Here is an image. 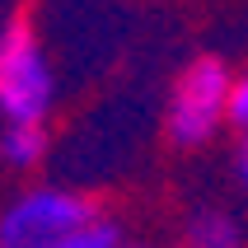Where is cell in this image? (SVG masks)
I'll use <instances>...</instances> for the list:
<instances>
[{
  "instance_id": "obj_6",
  "label": "cell",
  "mask_w": 248,
  "mask_h": 248,
  "mask_svg": "<svg viewBox=\"0 0 248 248\" xmlns=\"http://www.w3.org/2000/svg\"><path fill=\"white\" fill-rule=\"evenodd\" d=\"M47 248H117V225L94 220V225H84V230L56 239V244H47Z\"/></svg>"
},
{
  "instance_id": "obj_3",
  "label": "cell",
  "mask_w": 248,
  "mask_h": 248,
  "mask_svg": "<svg viewBox=\"0 0 248 248\" xmlns=\"http://www.w3.org/2000/svg\"><path fill=\"white\" fill-rule=\"evenodd\" d=\"M94 220L98 211L89 197L66 187H28L0 211V248H47Z\"/></svg>"
},
{
  "instance_id": "obj_8",
  "label": "cell",
  "mask_w": 248,
  "mask_h": 248,
  "mask_svg": "<svg viewBox=\"0 0 248 248\" xmlns=\"http://www.w3.org/2000/svg\"><path fill=\"white\" fill-rule=\"evenodd\" d=\"M239 183L248 187V131H244V140H239Z\"/></svg>"
},
{
  "instance_id": "obj_1",
  "label": "cell",
  "mask_w": 248,
  "mask_h": 248,
  "mask_svg": "<svg viewBox=\"0 0 248 248\" xmlns=\"http://www.w3.org/2000/svg\"><path fill=\"white\" fill-rule=\"evenodd\" d=\"M56 98V80L47 66L38 33L14 19L0 28V122L14 126H42Z\"/></svg>"
},
{
  "instance_id": "obj_7",
  "label": "cell",
  "mask_w": 248,
  "mask_h": 248,
  "mask_svg": "<svg viewBox=\"0 0 248 248\" xmlns=\"http://www.w3.org/2000/svg\"><path fill=\"white\" fill-rule=\"evenodd\" d=\"M230 126L248 131V66L234 75V89H230Z\"/></svg>"
},
{
  "instance_id": "obj_4",
  "label": "cell",
  "mask_w": 248,
  "mask_h": 248,
  "mask_svg": "<svg viewBox=\"0 0 248 248\" xmlns=\"http://www.w3.org/2000/svg\"><path fill=\"white\" fill-rule=\"evenodd\" d=\"M183 239L187 248H244V225L230 211H197Z\"/></svg>"
},
{
  "instance_id": "obj_9",
  "label": "cell",
  "mask_w": 248,
  "mask_h": 248,
  "mask_svg": "<svg viewBox=\"0 0 248 248\" xmlns=\"http://www.w3.org/2000/svg\"><path fill=\"white\" fill-rule=\"evenodd\" d=\"M117 248H136V244H117Z\"/></svg>"
},
{
  "instance_id": "obj_5",
  "label": "cell",
  "mask_w": 248,
  "mask_h": 248,
  "mask_svg": "<svg viewBox=\"0 0 248 248\" xmlns=\"http://www.w3.org/2000/svg\"><path fill=\"white\" fill-rule=\"evenodd\" d=\"M42 155H47V126H14L5 122L0 126V164L5 169H33L42 164Z\"/></svg>"
},
{
  "instance_id": "obj_2",
  "label": "cell",
  "mask_w": 248,
  "mask_h": 248,
  "mask_svg": "<svg viewBox=\"0 0 248 248\" xmlns=\"http://www.w3.org/2000/svg\"><path fill=\"white\" fill-rule=\"evenodd\" d=\"M230 89H234V75L220 56H197L178 70L173 80V94H169V140L192 150V145H206L225 122H230Z\"/></svg>"
}]
</instances>
